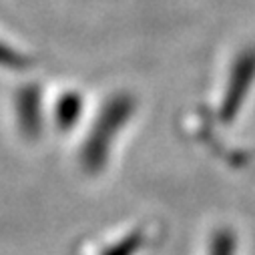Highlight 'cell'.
<instances>
[{"label": "cell", "instance_id": "6da1fadb", "mask_svg": "<svg viewBox=\"0 0 255 255\" xmlns=\"http://www.w3.org/2000/svg\"><path fill=\"white\" fill-rule=\"evenodd\" d=\"M131 113H133V101L129 97H119L105 109L103 117L97 123V129L91 135L89 145H87V155L85 157H87V163L91 167H99L105 161L107 147L111 145L113 137L121 129V125L129 119Z\"/></svg>", "mask_w": 255, "mask_h": 255}, {"label": "cell", "instance_id": "7a4b0ae2", "mask_svg": "<svg viewBox=\"0 0 255 255\" xmlns=\"http://www.w3.org/2000/svg\"><path fill=\"white\" fill-rule=\"evenodd\" d=\"M253 79H255V50H247L239 56L237 65L231 73V81L227 85V93L221 105V115L225 121H229L237 113Z\"/></svg>", "mask_w": 255, "mask_h": 255}, {"label": "cell", "instance_id": "3957f363", "mask_svg": "<svg viewBox=\"0 0 255 255\" xmlns=\"http://www.w3.org/2000/svg\"><path fill=\"white\" fill-rule=\"evenodd\" d=\"M235 253V239L229 231L221 229L213 235L211 247H209V255H233Z\"/></svg>", "mask_w": 255, "mask_h": 255}, {"label": "cell", "instance_id": "277c9868", "mask_svg": "<svg viewBox=\"0 0 255 255\" xmlns=\"http://www.w3.org/2000/svg\"><path fill=\"white\" fill-rule=\"evenodd\" d=\"M62 109H65V113L60 115V121L65 123V125H69L75 117H79V99H67L65 103H62Z\"/></svg>", "mask_w": 255, "mask_h": 255}, {"label": "cell", "instance_id": "5b68a950", "mask_svg": "<svg viewBox=\"0 0 255 255\" xmlns=\"http://www.w3.org/2000/svg\"><path fill=\"white\" fill-rule=\"evenodd\" d=\"M0 62H4V65H8V67H18L22 60L14 52H8L4 48H0Z\"/></svg>", "mask_w": 255, "mask_h": 255}]
</instances>
